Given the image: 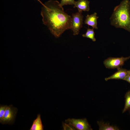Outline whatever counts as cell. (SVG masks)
<instances>
[{
    "label": "cell",
    "instance_id": "6da1fadb",
    "mask_svg": "<svg viewBox=\"0 0 130 130\" xmlns=\"http://www.w3.org/2000/svg\"><path fill=\"white\" fill-rule=\"evenodd\" d=\"M42 6L41 15L43 23L55 37L59 38L66 30L71 29L72 18L64 12L58 1L50 0Z\"/></svg>",
    "mask_w": 130,
    "mask_h": 130
},
{
    "label": "cell",
    "instance_id": "7a4b0ae2",
    "mask_svg": "<svg viewBox=\"0 0 130 130\" xmlns=\"http://www.w3.org/2000/svg\"><path fill=\"white\" fill-rule=\"evenodd\" d=\"M110 19L111 25L130 33V1L123 0L115 7Z\"/></svg>",
    "mask_w": 130,
    "mask_h": 130
},
{
    "label": "cell",
    "instance_id": "3957f363",
    "mask_svg": "<svg viewBox=\"0 0 130 130\" xmlns=\"http://www.w3.org/2000/svg\"><path fill=\"white\" fill-rule=\"evenodd\" d=\"M82 11H78L72 14L71 29L73 32V35H78L79 30L82 27L83 16L82 14Z\"/></svg>",
    "mask_w": 130,
    "mask_h": 130
},
{
    "label": "cell",
    "instance_id": "277c9868",
    "mask_svg": "<svg viewBox=\"0 0 130 130\" xmlns=\"http://www.w3.org/2000/svg\"><path fill=\"white\" fill-rule=\"evenodd\" d=\"M130 58V56L126 57H109L104 60V64L105 67L107 68H116L118 69L121 68L125 61Z\"/></svg>",
    "mask_w": 130,
    "mask_h": 130
},
{
    "label": "cell",
    "instance_id": "5b68a950",
    "mask_svg": "<svg viewBox=\"0 0 130 130\" xmlns=\"http://www.w3.org/2000/svg\"><path fill=\"white\" fill-rule=\"evenodd\" d=\"M66 123L71 125L79 130H91L92 129L86 118H69L65 120Z\"/></svg>",
    "mask_w": 130,
    "mask_h": 130
},
{
    "label": "cell",
    "instance_id": "8992f818",
    "mask_svg": "<svg viewBox=\"0 0 130 130\" xmlns=\"http://www.w3.org/2000/svg\"><path fill=\"white\" fill-rule=\"evenodd\" d=\"M17 109L12 105L7 106L1 123L3 124H11L14 121L17 113Z\"/></svg>",
    "mask_w": 130,
    "mask_h": 130
},
{
    "label": "cell",
    "instance_id": "52a82bcc",
    "mask_svg": "<svg viewBox=\"0 0 130 130\" xmlns=\"http://www.w3.org/2000/svg\"><path fill=\"white\" fill-rule=\"evenodd\" d=\"M117 71L110 76L105 78L106 81L110 79H122L124 80L125 78L129 75L128 71L121 68L117 69Z\"/></svg>",
    "mask_w": 130,
    "mask_h": 130
},
{
    "label": "cell",
    "instance_id": "ba28073f",
    "mask_svg": "<svg viewBox=\"0 0 130 130\" xmlns=\"http://www.w3.org/2000/svg\"><path fill=\"white\" fill-rule=\"evenodd\" d=\"M97 14L95 12L90 15H87L86 16L84 23L91 26L94 29H98L97 20L99 17L97 16Z\"/></svg>",
    "mask_w": 130,
    "mask_h": 130
},
{
    "label": "cell",
    "instance_id": "9c48e42d",
    "mask_svg": "<svg viewBox=\"0 0 130 130\" xmlns=\"http://www.w3.org/2000/svg\"><path fill=\"white\" fill-rule=\"evenodd\" d=\"M90 2L87 0H78L75 1L74 8L77 7L78 11H89Z\"/></svg>",
    "mask_w": 130,
    "mask_h": 130
},
{
    "label": "cell",
    "instance_id": "30bf717a",
    "mask_svg": "<svg viewBox=\"0 0 130 130\" xmlns=\"http://www.w3.org/2000/svg\"><path fill=\"white\" fill-rule=\"evenodd\" d=\"M30 130H43V126L41 120L40 115H38L36 118L33 122Z\"/></svg>",
    "mask_w": 130,
    "mask_h": 130
},
{
    "label": "cell",
    "instance_id": "8fae6325",
    "mask_svg": "<svg viewBox=\"0 0 130 130\" xmlns=\"http://www.w3.org/2000/svg\"><path fill=\"white\" fill-rule=\"evenodd\" d=\"M97 123L100 130H118L119 129L116 126L110 125L109 123H104L103 122L98 121Z\"/></svg>",
    "mask_w": 130,
    "mask_h": 130
},
{
    "label": "cell",
    "instance_id": "7c38bea8",
    "mask_svg": "<svg viewBox=\"0 0 130 130\" xmlns=\"http://www.w3.org/2000/svg\"><path fill=\"white\" fill-rule=\"evenodd\" d=\"M95 32L94 29H90L88 28L87 31L85 34L82 35V36L84 37L89 38L91 39L94 42L96 41V39L95 37Z\"/></svg>",
    "mask_w": 130,
    "mask_h": 130
},
{
    "label": "cell",
    "instance_id": "4fadbf2b",
    "mask_svg": "<svg viewBox=\"0 0 130 130\" xmlns=\"http://www.w3.org/2000/svg\"><path fill=\"white\" fill-rule=\"evenodd\" d=\"M125 102L124 107L123 111L124 113L130 108V91H128L125 95Z\"/></svg>",
    "mask_w": 130,
    "mask_h": 130
},
{
    "label": "cell",
    "instance_id": "5bb4252c",
    "mask_svg": "<svg viewBox=\"0 0 130 130\" xmlns=\"http://www.w3.org/2000/svg\"><path fill=\"white\" fill-rule=\"evenodd\" d=\"M75 1L74 0H61L60 5L62 6L66 5H74Z\"/></svg>",
    "mask_w": 130,
    "mask_h": 130
},
{
    "label": "cell",
    "instance_id": "9a60e30c",
    "mask_svg": "<svg viewBox=\"0 0 130 130\" xmlns=\"http://www.w3.org/2000/svg\"><path fill=\"white\" fill-rule=\"evenodd\" d=\"M7 105L0 106V122L1 123L4 117Z\"/></svg>",
    "mask_w": 130,
    "mask_h": 130
},
{
    "label": "cell",
    "instance_id": "2e32d148",
    "mask_svg": "<svg viewBox=\"0 0 130 130\" xmlns=\"http://www.w3.org/2000/svg\"><path fill=\"white\" fill-rule=\"evenodd\" d=\"M63 125L64 130H75V129H76L71 125L66 123H64Z\"/></svg>",
    "mask_w": 130,
    "mask_h": 130
},
{
    "label": "cell",
    "instance_id": "e0dca14e",
    "mask_svg": "<svg viewBox=\"0 0 130 130\" xmlns=\"http://www.w3.org/2000/svg\"><path fill=\"white\" fill-rule=\"evenodd\" d=\"M130 83V75H129L127 76L124 80Z\"/></svg>",
    "mask_w": 130,
    "mask_h": 130
},
{
    "label": "cell",
    "instance_id": "ac0fdd59",
    "mask_svg": "<svg viewBox=\"0 0 130 130\" xmlns=\"http://www.w3.org/2000/svg\"><path fill=\"white\" fill-rule=\"evenodd\" d=\"M42 5H43V4L42 2L40 0H37Z\"/></svg>",
    "mask_w": 130,
    "mask_h": 130
},
{
    "label": "cell",
    "instance_id": "d6986e66",
    "mask_svg": "<svg viewBox=\"0 0 130 130\" xmlns=\"http://www.w3.org/2000/svg\"><path fill=\"white\" fill-rule=\"evenodd\" d=\"M128 72L129 73V75H130V70L128 71Z\"/></svg>",
    "mask_w": 130,
    "mask_h": 130
}]
</instances>
